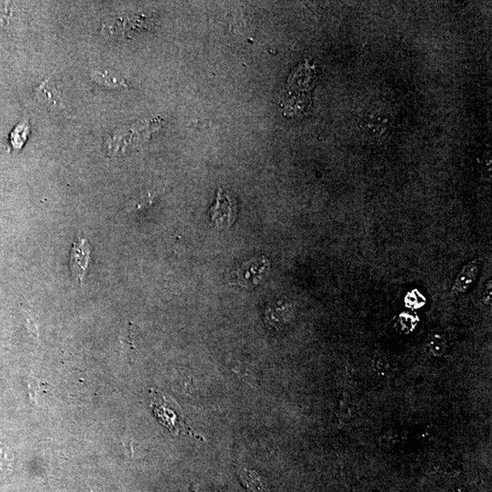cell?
Here are the masks:
<instances>
[{
	"instance_id": "6da1fadb",
	"label": "cell",
	"mask_w": 492,
	"mask_h": 492,
	"mask_svg": "<svg viewBox=\"0 0 492 492\" xmlns=\"http://www.w3.org/2000/svg\"><path fill=\"white\" fill-rule=\"evenodd\" d=\"M149 398H151V407L155 418L160 424L169 429L174 437L186 434L204 441V438L196 435L190 428L180 407L172 398L155 389H149Z\"/></svg>"
},
{
	"instance_id": "7a4b0ae2",
	"label": "cell",
	"mask_w": 492,
	"mask_h": 492,
	"mask_svg": "<svg viewBox=\"0 0 492 492\" xmlns=\"http://www.w3.org/2000/svg\"><path fill=\"white\" fill-rule=\"evenodd\" d=\"M270 261L266 257H258L245 262L231 273L233 285L241 288H253L260 285L267 278L270 273Z\"/></svg>"
},
{
	"instance_id": "3957f363",
	"label": "cell",
	"mask_w": 492,
	"mask_h": 492,
	"mask_svg": "<svg viewBox=\"0 0 492 492\" xmlns=\"http://www.w3.org/2000/svg\"><path fill=\"white\" fill-rule=\"evenodd\" d=\"M210 222L217 229L229 228L238 216V205L229 192L218 190L216 204L210 208Z\"/></svg>"
},
{
	"instance_id": "277c9868",
	"label": "cell",
	"mask_w": 492,
	"mask_h": 492,
	"mask_svg": "<svg viewBox=\"0 0 492 492\" xmlns=\"http://www.w3.org/2000/svg\"><path fill=\"white\" fill-rule=\"evenodd\" d=\"M90 258V245L86 239L74 242L70 251V267L75 282L82 283L88 269Z\"/></svg>"
},
{
	"instance_id": "5b68a950",
	"label": "cell",
	"mask_w": 492,
	"mask_h": 492,
	"mask_svg": "<svg viewBox=\"0 0 492 492\" xmlns=\"http://www.w3.org/2000/svg\"><path fill=\"white\" fill-rule=\"evenodd\" d=\"M393 117L384 107H375L367 112L362 120V129L370 135H384L390 127Z\"/></svg>"
},
{
	"instance_id": "8992f818",
	"label": "cell",
	"mask_w": 492,
	"mask_h": 492,
	"mask_svg": "<svg viewBox=\"0 0 492 492\" xmlns=\"http://www.w3.org/2000/svg\"><path fill=\"white\" fill-rule=\"evenodd\" d=\"M36 96L40 104L48 106L52 110H61L64 108L61 90L51 78H48L39 84L36 90Z\"/></svg>"
},
{
	"instance_id": "52a82bcc",
	"label": "cell",
	"mask_w": 492,
	"mask_h": 492,
	"mask_svg": "<svg viewBox=\"0 0 492 492\" xmlns=\"http://www.w3.org/2000/svg\"><path fill=\"white\" fill-rule=\"evenodd\" d=\"M481 272V263L479 260L470 261L460 271L457 276L455 283L453 286V293L457 295L464 294L469 290L473 283H475Z\"/></svg>"
},
{
	"instance_id": "ba28073f",
	"label": "cell",
	"mask_w": 492,
	"mask_h": 492,
	"mask_svg": "<svg viewBox=\"0 0 492 492\" xmlns=\"http://www.w3.org/2000/svg\"><path fill=\"white\" fill-rule=\"evenodd\" d=\"M238 476L248 492H269L262 482L260 476L254 470L240 469L238 470Z\"/></svg>"
},
{
	"instance_id": "9c48e42d",
	"label": "cell",
	"mask_w": 492,
	"mask_h": 492,
	"mask_svg": "<svg viewBox=\"0 0 492 492\" xmlns=\"http://www.w3.org/2000/svg\"><path fill=\"white\" fill-rule=\"evenodd\" d=\"M96 82L109 89H123L127 86L125 80L110 70H96L92 74Z\"/></svg>"
},
{
	"instance_id": "30bf717a",
	"label": "cell",
	"mask_w": 492,
	"mask_h": 492,
	"mask_svg": "<svg viewBox=\"0 0 492 492\" xmlns=\"http://www.w3.org/2000/svg\"><path fill=\"white\" fill-rule=\"evenodd\" d=\"M30 135V126L29 121L24 120L18 125L16 126L13 132L9 136V141H11L12 148L15 149L23 148Z\"/></svg>"
},
{
	"instance_id": "8fae6325",
	"label": "cell",
	"mask_w": 492,
	"mask_h": 492,
	"mask_svg": "<svg viewBox=\"0 0 492 492\" xmlns=\"http://www.w3.org/2000/svg\"><path fill=\"white\" fill-rule=\"evenodd\" d=\"M14 454L4 444H0V477L5 478L12 472Z\"/></svg>"
},
{
	"instance_id": "7c38bea8",
	"label": "cell",
	"mask_w": 492,
	"mask_h": 492,
	"mask_svg": "<svg viewBox=\"0 0 492 492\" xmlns=\"http://www.w3.org/2000/svg\"><path fill=\"white\" fill-rule=\"evenodd\" d=\"M291 311V306L289 303H285V302H279L271 307L269 309L266 311L267 319H272L273 321L277 320V317H279L278 321H283L288 316L289 313Z\"/></svg>"
},
{
	"instance_id": "4fadbf2b",
	"label": "cell",
	"mask_w": 492,
	"mask_h": 492,
	"mask_svg": "<svg viewBox=\"0 0 492 492\" xmlns=\"http://www.w3.org/2000/svg\"><path fill=\"white\" fill-rule=\"evenodd\" d=\"M429 347L433 352V354L441 355L443 353L445 350L444 338L440 335L436 336L432 340L429 342Z\"/></svg>"
}]
</instances>
